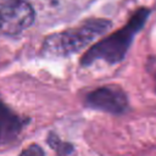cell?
<instances>
[{"label":"cell","instance_id":"6da1fadb","mask_svg":"<svg viewBox=\"0 0 156 156\" xmlns=\"http://www.w3.org/2000/svg\"><path fill=\"white\" fill-rule=\"evenodd\" d=\"M111 27V22L104 18H90L74 28L52 33L41 45V54L46 57H67L77 54Z\"/></svg>","mask_w":156,"mask_h":156},{"label":"cell","instance_id":"5b68a950","mask_svg":"<svg viewBox=\"0 0 156 156\" xmlns=\"http://www.w3.org/2000/svg\"><path fill=\"white\" fill-rule=\"evenodd\" d=\"M26 121L12 111L0 98V145L12 143L22 132Z\"/></svg>","mask_w":156,"mask_h":156},{"label":"cell","instance_id":"3957f363","mask_svg":"<svg viewBox=\"0 0 156 156\" xmlns=\"http://www.w3.org/2000/svg\"><path fill=\"white\" fill-rule=\"evenodd\" d=\"M34 10L26 0H0V35H17L34 22Z\"/></svg>","mask_w":156,"mask_h":156},{"label":"cell","instance_id":"277c9868","mask_svg":"<svg viewBox=\"0 0 156 156\" xmlns=\"http://www.w3.org/2000/svg\"><path fill=\"white\" fill-rule=\"evenodd\" d=\"M85 104L95 110L108 113H122L128 108V99L118 87H102L90 91L85 96Z\"/></svg>","mask_w":156,"mask_h":156},{"label":"cell","instance_id":"7a4b0ae2","mask_svg":"<svg viewBox=\"0 0 156 156\" xmlns=\"http://www.w3.org/2000/svg\"><path fill=\"white\" fill-rule=\"evenodd\" d=\"M149 15L150 11L147 9H139L135 11L124 27L94 44L83 55L80 63L83 66H89L96 61L117 63L123 60L133 41L134 35L143 28Z\"/></svg>","mask_w":156,"mask_h":156},{"label":"cell","instance_id":"8992f818","mask_svg":"<svg viewBox=\"0 0 156 156\" xmlns=\"http://www.w3.org/2000/svg\"><path fill=\"white\" fill-rule=\"evenodd\" d=\"M22 154H43V150L37 145H32L29 149L24 150Z\"/></svg>","mask_w":156,"mask_h":156}]
</instances>
